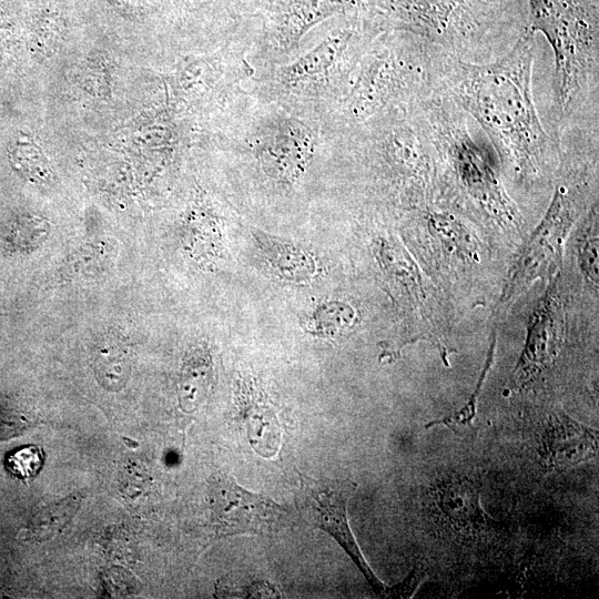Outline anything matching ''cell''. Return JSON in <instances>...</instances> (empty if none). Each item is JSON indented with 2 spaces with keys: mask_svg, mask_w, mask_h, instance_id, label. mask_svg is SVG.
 <instances>
[{
  "mask_svg": "<svg viewBox=\"0 0 599 599\" xmlns=\"http://www.w3.org/2000/svg\"><path fill=\"white\" fill-rule=\"evenodd\" d=\"M536 33L525 26L497 59L471 62L441 53L439 88L484 130L514 179L532 185L560 154L539 118L532 90Z\"/></svg>",
  "mask_w": 599,
  "mask_h": 599,
  "instance_id": "6da1fadb",
  "label": "cell"
},
{
  "mask_svg": "<svg viewBox=\"0 0 599 599\" xmlns=\"http://www.w3.org/2000/svg\"><path fill=\"white\" fill-rule=\"evenodd\" d=\"M432 143L440 185L449 195L500 226H516L519 214L499 174L493 151L470 129L471 118L440 88L416 104Z\"/></svg>",
  "mask_w": 599,
  "mask_h": 599,
  "instance_id": "7a4b0ae2",
  "label": "cell"
},
{
  "mask_svg": "<svg viewBox=\"0 0 599 599\" xmlns=\"http://www.w3.org/2000/svg\"><path fill=\"white\" fill-rule=\"evenodd\" d=\"M525 24L540 32L555 60L559 129L598 126L599 0H528Z\"/></svg>",
  "mask_w": 599,
  "mask_h": 599,
  "instance_id": "3957f363",
  "label": "cell"
},
{
  "mask_svg": "<svg viewBox=\"0 0 599 599\" xmlns=\"http://www.w3.org/2000/svg\"><path fill=\"white\" fill-rule=\"evenodd\" d=\"M441 52L395 29L378 33L364 50L339 101L346 128L394 108L417 103L439 88Z\"/></svg>",
  "mask_w": 599,
  "mask_h": 599,
  "instance_id": "277c9868",
  "label": "cell"
},
{
  "mask_svg": "<svg viewBox=\"0 0 599 599\" xmlns=\"http://www.w3.org/2000/svg\"><path fill=\"white\" fill-rule=\"evenodd\" d=\"M509 28L501 8L488 0H395L386 22V29L471 62L496 53Z\"/></svg>",
  "mask_w": 599,
  "mask_h": 599,
  "instance_id": "5b68a950",
  "label": "cell"
},
{
  "mask_svg": "<svg viewBox=\"0 0 599 599\" xmlns=\"http://www.w3.org/2000/svg\"><path fill=\"white\" fill-rule=\"evenodd\" d=\"M382 31L347 20L296 61L281 69L277 80L288 92L308 94L326 82L337 92L338 103L346 93L358 61L368 43Z\"/></svg>",
  "mask_w": 599,
  "mask_h": 599,
  "instance_id": "8992f818",
  "label": "cell"
},
{
  "mask_svg": "<svg viewBox=\"0 0 599 599\" xmlns=\"http://www.w3.org/2000/svg\"><path fill=\"white\" fill-rule=\"evenodd\" d=\"M583 184L564 180L510 273L501 302L506 304L536 278L550 276L561 257L564 238L582 205Z\"/></svg>",
  "mask_w": 599,
  "mask_h": 599,
  "instance_id": "52a82bcc",
  "label": "cell"
},
{
  "mask_svg": "<svg viewBox=\"0 0 599 599\" xmlns=\"http://www.w3.org/2000/svg\"><path fill=\"white\" fill-rule=\"evenodd\" d=\"M296 497L303 518L328 532L346 551L373 590L385 595L387 588L366 562L352 534L347 519V502L357 489L351 480H316L303 474Z\"/></svg>",
  "mask_w": 599,
  "mask_h": 599,
  "instance_id": "ba28073f",
  "label": "cell"
},
{
  "mask_svg": "<svg viewBox=\"0 0 599 599\" xmlns=\"http://www.w3.org/2000/svg\"><path fill=\"white\" fill-rule=\"evenodd\" d=\"M209 500L220 536L272 535L287 522L288 514L281 505L244 489L225 474L211 479Z\"/></svg>",
  "mask_w": 599,
  "mask_h": 599,
  "instance_id": "9c48e42d",
  "label": "cell"
},
{
  "mask_svg": "<svg viewBox=\"0 0 599 599\" xmlns=\"http://www.w3.org/2000/svg\"><path fill=\"white\" fill-rule=\"evenodd\" d=\"M565 334V312L556 283L531 313L524 349L515 367L520 385L531 383L549 369L558 357Z\"/></svg>",
  "mask_w": 599,
  "mask_h": 599,
  "instance_id": "30bf717a",
  "label": "cell"
},
{
  "mask_svg": "<svg viewBox=\"0 0 599 599\" xmlns=\"http://www.w3.org/2000/svg\"><path fill=\"white\" fill-rule=\"evenodd\" d=\"M258 133L257 156L271 177L293 183L304 171L313 151L314 135L300 121L278 119Z\"/></svg>",
  "mask_w": 599,
  "mask_h": 599,
  "instance_id": "8fae6325",
  "label": "cell"
},
{
  "mask_svg": "<svg viewBox=\"0 0 599 599\" xmlns=\"http://www.w3.org/2000/svg\"><path fill=\"white\" fill-rule=\"evenodd\" d=\"M544 459L551 467L565 468L592 458L598 450V433L564 412L549 418L544 436Z\"/></svg>",
  "mask_w": 599,
  "mask_h": 599,
  "instance_id": "7c38bea8",
  "label": "cell"
},
{
  "mask_svg": "<svg viewBox=\"0 0 599 599\" xmlns=\"http://www.w3.org/2000/svg\"><path fill=\"white\" fill-rule=\"evenodd\" d=\"M236 399L253 449L263 457H272L280 445L281 428L271 404L254 378H240Z\"/></svg>",
  "mask_w": 599,
  "mask_h": 599,
  "instance_id": "4fadbf2b",
  "label": "cell"
},
{
  "mask_svg": "<svg viewBox=\"0 0 599 599\" xmlns=\"http://www.w3.org/2000/svg\"><path fill=\"white\" fill-rule=\"evenodd\" d=\"M258 252L273 272L281 280L292 283H308L318 273L313 254L301 245L265 232H252Z\"/></svg>",
  "mask_w": 599,
  "mask_h": 599,
  "instance_id": "5bb4252c",
  "label": "cell"
},
{
  "mask_svg": "<svg viewBox=\"0 0 599 599\" xmlns=\"http://www.w3.org/2000/svg\"><path fill=\"white\" fill-rule=\"evenodd\" d=\"M335 14L328 0H287L274 18L273 39L280 48H292L311 27Z\"/></svg>",
  "mask_w": 599,
  "mask_h": 599,
  "instance_id": "9a60e30c",
  "label": "cell"
},
{
  "mask_svg": "<svg viewBox=\"0 0 599 599\" xmlns=\"http://www.w3.org/2000/svg\"><path fill=\"white\" fill-rule=\"evenodd\" d=\"M357 313L348 303L332 301L317 306L303 323L307 333L318 337L342 336L357 324Z\"/></svg>",
  "mask_w": 599,
  "mask_h": 599,
  "instance_id": "2e32d148",
  "label": "cell"
},
{
  "mask_svg": "<svg viewBox=\"0 0 599 599\" xmlns=\"http://www.w3.org/2000/svg\"><path fill=\"white\" fill-rule=\"evenodd\" d=\"M578 262L588 285L598 290V206L592 203L580 227Z\"/></svg>",
  "mask_w": 599,
  "mask_h": 599,
  "instance_id": "e0dca14e",
  "label": "cell"
},
{
  "mask_svg": "<svg viewBox=\"0 0 599 599\" xmlns=\"http://www.w3.org/2000/svg\"><path fill=\"white\" fill-rule=\"evenodd\" d=\"M207 356L199 353L190 357L183 367L181 376L180 395L185 408H193L200 404L206 393L211 365Z\"/></svg>",
  "mask_w": 599,
  "mask_h": 599,
  "instance_id": "ac0fdd59",
  "label": "cell"
},
{
  "mask_svg": "<svg viewBox=\"0 0 599 599\" xmlns=\"http://www.w3.org/2000/svg\"><path fill=\"white\" fill-rule=\"evenodd\" d=\"M496 343H497V339H496V336L494 334V337L490 342V346H489V349L487 352V356H486V361H485V364H484V367L481 369V373H480V376L478 378V382H477V385L471 394V396L469 397L468 402L465 404V406L458 410V412H455L444 418H439V419H435L430 423H428L425 427L428 429L430 427H434L435 425H446L448 427H456V426H467L469 425L475 415H476V410H477V400H478V397L480 395V390H481V387L485 383V378L493 365V361H494V354H495V346H496Z\"/></svg>",
  "mask_w": 599,
  "mask_h": 599,
  "instance_id": "d6986e66",
  "label": "cell"
},
{
  "mask_svg": "<svg viewBox=\"0 0 599 599\" xmlns=\"http://www.w3.org/2000/svg\"><path fill=\"white\" fill-rule=\"evenodd\" d=\"M42 465L41 450L35 446L20 448L8 458L9 470L19 477L29 478L35 475Z\"/></svg>",
  "mask_w": 599,
  "mask_h": 599,
  "instance_id": "ffe728a7",
  "label": "cell"
}]
</instances>
